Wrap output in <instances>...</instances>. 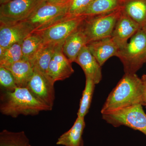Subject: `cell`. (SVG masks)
<instances>
[{
  "instance_id": "1",
  "label": "cell",
  "mask_w": 146,
  "mask_h": 146,
  "mask_svg": "<svg viewBox=\"0 0 146 146\" xmlns=\"http://www.w3.org/2000/svg\"><path fill=\"white\" fill-rule=\"evenodd\" d=\"M137 104L144 106L142 80L136 74H125L110 94L101 112L110 113Z\"/></svg>"
},
{
  "instance_id": "2",
  "label": "cell",
  "mask_w": 146,
  "mask_h": 146,
  "mask_svg": "<svg viewBox=\"0 0 146 146\" xmlns=\"http://www.w3.org/2000/svg\"><path fill=\"white\" fill-rule=\"evenodd\" d=\"M50 108L38 100L27 87H17L13 91H4L1 96L0 112L16 118L20 115L34 116Z\"/></svg>"
},
{
  "instance_id": "3",
  "label": "cell",
  "mask_w": 146,
  "mask_h": 146,
  "mask_svg": "<svg viewBox=\"0 0 146 146\" xmlns=\"http://www.w3.org/2000/svg\"><path fill=\"white\" fill-rule=\"evenodd\" d=\"M117 57L123 66L125 74H136L146 63V30L141 29L122 48Z\"/></svg>"
},
{
  "instance_id": "4",
  "label": "cell",
  "mask_w": 146,
  "mask_h": 146,
  "mask_svg": "<svg viewBox=\"0 0 146 146\" xmlns=\"http://www.w3.org/2000/svg\"><path fill=\"white\" fill-rule=\"evenodd\" d=\"M121 12V6L118 9L110 13L86 17L82 27L88 39L89 43L111 37L115 25Z\"/></svg>"
},
{
  "instance_id": "5",
  "label": "cell",
  "mask_w": 146,
  "mask_h": 146,
  "mask_svg": "<svg viewBox=\"0 0 146 146\" xmlns=\"http://www.w3.org/2000/svg\"><path fill=\"white\" fill-rule=\"evenodd\" d=\"M71 2V0L58 3L46 1L25 21L33 29V33L41 31L68 16Z\"/></svg>"
},
{
  "instance_id": "6",
  "label": "cell",
  "mask_w": 146,
  "mask_h": 146,
  "mask_svg": "<svg viewBox=\"0 0 146 146\" xmlns=\"http://www.w3.org/2000/svg\"><path fill=\"white\" fill-rule=\"evenodd\" d=\"M46 0H12L1 5L0 25H11L26 21Z\"/></svg>"
},
{
  "instance_id": "7",
  "label": "cell",
  "mask_w": 146,
  "mask_h": 146,
  "mask_svg": "<svg viewBox=\"0 0 146 146\" xmlns=\"http://www.w3.org/2000/svg\"><path fill=\"white\" fill-rule=\"evenodd\" d=\"M142 106L135 105L114 112L102 114V119L115 127L126 126L141 131L146 136V114Z\"/></svg>"
},
{
  "instance_id": "8",
  "label": "cell",
  "mask_w": 146,
  "mask_h": 146,
  "mask_svg": "<svg viewBox=\"0 0 146 146\" xmlns=\"http://www.w3.org/2000/svg\"><path fill=\"white\" fill-rule=\"evenodd\" d=\"M86 16H67L37 33L41 36L44 43L59 44L64 42L79 28Z\"/></svg>"
},
{
  "instance_id": "9",
  "label": "cell",
  "mask_w": 146,
  "mask_h": 146,
  "mask_svg": "<svg viewBox=\"0 0 146 146\" xmlns=\"http://www.w3.org/2000/svg\"><path fill=\"white\" fill-rule=\"evenodd\" d=\"M54 84L47 74L34 68L27 87L38 100L52 109L55 100Z\"/></svg>"
},
{
  "instance_id": "10",
  "label": "cell",
  "mask_w": 146,
  "mask_h": 146,
  "mask_svg": "<svg viewBox=\"0 0 146 146\" xmlns=\"http://www.w3.org/2000/svg\"><path fill=\"white\" fill-rule=\"evenodd\" d=\"M33 29L26 21L9 25H0V47L5 48L16 43H22Z\"/></svg>"
},
{
  "instance_id": "11",
  "label": "cell",
  "mask_w": 146,
  "mask_h": 146,
  "mask_svg": "<svg viewBox=\"0 0 146 146\" xmlns=\"http://www.w3.org/2000/svg\"><path fill=\"white\" fill-rule=\"evenodd\" d=\"M64 42L60 43L56 47L47 71V74L54 83L68 78L74 72L72 63L63 52Z\"/></svg>"
},
{
  "instance_id": "12",
  "label": "cell",
  "mask_w": 146,
  "mask_h": 146,
  "mask_svg": "<svg viewBox=\"0 0 146 146\" xmlns=\"http://www.w3.org/2000/svg\"><path fill=\"white\" fill-rule=\"evenodd\" d=\"M141 27L122 10L112 32V37L119 49L122 48L139 29Z\"/></svg>"
},
{
  "instance_id": "13",
  "label": "cell",
  "mask_w": 146,
  "mask_h": 146,
  "mask_svg": "<svg viewBox=\"0 0 146 146\" xmlns=\"http://www.w3.org/2000/svg\"><path fill=\"white\" fill-rule=\"evenodd\" d=\"M87 46L101 67L110 58L117 56L119 50L111 37L90 42Z\"/></svg>"
},
{
  "instance_id": "14",
  "label": "cell",
  "mask_w": 146,
  "mask_h": 146,
  "mask_svg": "<svg viewBox=\"0 0 146 146\" xmlns=\"http://www.w3.org/2000/svg\"><path fill=\"white\" fill-rule=\"evenodd\" d=\"M75 62L81 67L85 76L90 78L95 84L100 83L102 78L101 66L87 46L82 49Z\"/></svg>"
},
{
  "instance_id": "15",
  "label": "cell",
  "mask_w": 146,
  "mask_h": 146,
  "mask_svg": "<svg viewBox=\"0 0 146 146\" xmlns=\"http://www.w3.org/2000/svg\"><path fill=\"white\" fill-rule=\"evenodd\" d=\"M82 25L77 30L68 36L63 44V54L72 63L75 62L82 49L89 43Z\"/></svg>"
},
{
  "instance_id": "16",
  "label": "cell",
  "mask_w": 146,
  "mask_h": 146,
  "mask_svg": "<svg viewBox=\"0 0 146 146\" xmlns=\"http://www.w3.org/2000/svg\"><path fill=\"white\" fill-rule=\"evenodd\" d=\"M123 12L137 23L141 29L146 28V0H123Z\"/></svg>"
},
{
  "instance_id": "17",
  "label": "cell",
  "mask_w": 146,
  "mask_h": 146,
  "mask_svg": "<svg viewBox=\"0 0 146 146\" xmlns=\"http://www.w3.org/2000/svg\"><path fill=\"white\" fill-rule=\"evenodd\" d=\"M4 67L12 73L17 87H27L34 72V68L29 61L23 59Z\"/></svg>"
},
{
  "instance_id": "18",
  "label": "cell",
  "mask_w": 146,
  "mask_h": 146,
  "mask_svg": "<svg viewBox=\"0 0 146 146\" xmlns=\"http://www.w3.org/2000/svg\"><path fill=\"white\" fill-rule=\"evenodd\" d=\"M85 127L84 118L77 116L70 129L63 133L58 139L56 145L65 146H80L83 142L82 136Z\"/></svg>"
},
{
  "instance_id": "19",
  "label": "cell",
  "mask_w": 146,
  "mask_h": 146,
  "mask_svg": "<svg viewBox=\"0 0 146 146\" xmlns=\"http://www.w3.org/2000/svg\"><path fill=\"white\" fill-rule=\"evenodd\" d=\"M59 44L44 43L42 48L30 61L33 68L47 74L50 62L56 47Z\"/></svg>"
},
{
  "instance_id": "20",
  "label": "cell",
  "mask_w": 146,
  "mask_h": 146,
  "mask_svg": "<svg viewBox=\"0 0 146 146\" xmlns=\"http://www.w3.org/2000/svg\"><path fill=\"white\" fill-rule=\"evenodd\" d=\"M121 6V0H93L82 15L90 17L105 14L118 9Z\"/></svg>"
},
{
  "instance_id": "21",
  "label": "cell",
  "mask_w": 146,
  "mask_h": 146,
  "mask_svg": "<svg viewBox=\"0 0 146 146\" xmlns=\"http://www.w3.org/2000/svg\"><path fill=\"white\" fill-rule=\"evenodd\" d=\"M44 44L42 37L38 33L34 32L30 34L21 44L23 59L31 61Z\"/></svg>"
},
{
  "instance_id": "22",
  "label": "cell",
  "mask_w": 146,
  "mask_h": 146,
  "mask_svg": "<svg viewBox=\"0 0 146 146\" xmlns=\"http://www.w3.org/2000/svg\"><path fill=\"white\" fill-rule=\"evenodd\" d=\"M25 131L13 132L4 129L0 133V146H31Z\"/></svg>"
},
{
  "instance_id": "23",
  "label": "cell",
  "mask_w": 146,
  "mask_h": 146,
  "mask_svg": "<svg viewBox=\"0 0 146 146\" xmlns=\"http://www.w3.org/2000/svg\"><path fill=\"white\" fill-rule=\"evenodd\" d=\"M22 43H16L4 48L0 47V66L5 67L23 60Z\"/></svg>"
},
{
  "instance_id": "24",
  "label": "cell",
  "mask_w": 146,
  "mask_h": 146,
  "mask_svg": "<svg viewBox=\"0 0 146 146\" xmlns=\"http://www.w3.org/2000/svg\"><path fill=\"white\" fill-rule=\"evenodd\" d=\"M95 84L90 78L86 77L85 88L80 102L77 116L84 117L89 112L95 89Z\"/></svg>"
},
{
  "instance_id": "25",
  "label": "cell",
  "mask_w": 146,
  "mask_h": 146,
  "mask_svg": "<svg viewBox=\"0 0 146 146\" xmlns=\"http://www.w3.org/2000/svg\"><path fill=\"white\" fill-rule=\"evenodd\" d=\"M0 84L4 91H13L18 87L12 73L2 66H0Z\"/></svg>"
},
{
  "instance_id": "26",
  "label": "cell",
  "mask_w": 146,
  "mask_h": 146,
  "mask_svg": "<svg viewBox=\"0 0 146 146\" xmlns=\"http://www.w3.org/2000/svg\"><path fill=\"white\" fill-rule=\"evenodd\" d=\"M93 0H71L68 15L71 16H82Z\"/></svg>"
},
{
  "instance_id": "27",
  "label": "cell",
  "mask_w": 146,
  "mask_h": 146,
  "mask_svg": "<svg viewBox=\"0 0 146 146\" xmlns=\"http://www.w3.org/2000/svg\"><path fill=\"white\" fill-rule=\"evenodd\" d=\"M141 79L143 83V89L144 106H145L146 107V74L142 76Z\"/></svg>"
},
{
  "instance_id": "28",
  "label": "cell",
  "mask_w": 146,
  "mask_h": 146,
  "mask_svg": "<svg viewBox=\"0 0 146 146\" xmlns=\"http://www.w3.org/2000/svg\"><path fill=\"white\" fill-rule=\"evenodd\" d=\"M47 2L51 3H58L65 1L67 0H46Z\"/></svg>"
},
{
  "instance_id": "29",
  "label": "cell",
  "mask_w": 146,
  "mask_h": 146,
  "mask_svg": "<svg viewBox=\"0 0 146 146\" xmlns=\"http://www.w3.org/2000/svg\"><path fill=\"white\" fill-rule=\"evenodd\" d=\"M12 0H0V4L2 5L3 4L5 3L8 2Z\"/></svg>"
},
{
  "instance_id": "30",
  "label": "cell",
  "mask_w": 146,
  "mask_h": 146,
  "mask_svg": "<svg viewBox=\"0 0 146 146\" xmlns=\"http://www.w3.org/2000/svg\"><path fill=\"white\" fill-rule=\"evenodd\" d=\"M80 146H84V142H82V143L81 145H80Z\"/></svg>"
},
{
  "instance_id": "31",
  "label": "cell",
  "mask_w": 146,
  "mask_h": 146,
  "mask_svg": "<svg viewBox=\"0 0 146 146\" xmlns=\"http://www.w3.org/2000/svg\"><path fill=\"white\" fill-rule=\"evenodd\" d=\"M123 0H121V4L122 1Z\"/></svg>"
},
{
  "instance_id": "32",
  "label": "cell",
  "mask_w": 146,
  "mask_h": 146,
  "mask_svg": "<svg viewBox=\"0 0 146 146\" xmlns=\"http://www.w3.org/2000/svg\"><path fill=\"white\" fill-rule=\"evenodd\" d=\"M145 29H146V28H145Z\"/></svg>"
},
{
  "instance_id": "33",
  "label": "cell",
  "mask_w": 146,
  "mask_h": 146,
  "mask_svg": "<svg viewBox=\"0 0 146 146\" xmlns=\"http://www.w3.org/2000/svg\"></svg>"
}]
</instances>
